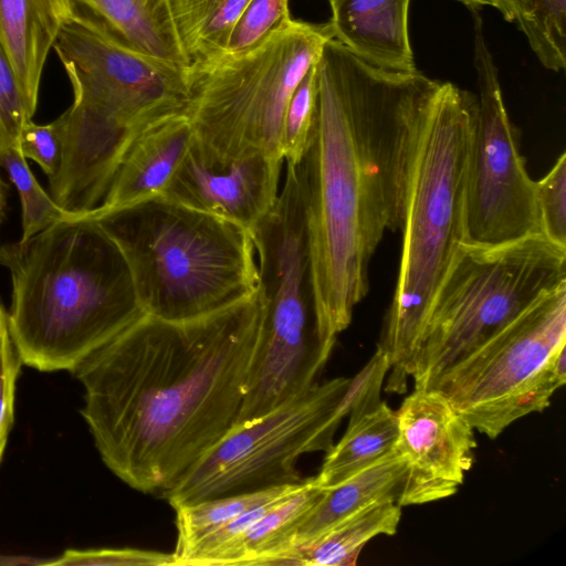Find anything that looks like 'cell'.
I'll return each instance as SVG.
<instances>
[{
	"instance_id": "4fadbf2b",
	"label": "cell",
	"mask_w": 566,
	"mask_h": 566,
	"mask_svg": "<svg viewBox=\"0 0 566 566\" xmlns=\"http://www.w3.org/2000/svg\"><path fill=\"white\" fill-rule=\"evenodd\" d=\"M396 416L395 448L406 462L398 504L421 505L454 495L474 463L473 427L434 389H415Z\"/></svg>"
},
{
	"instance_id": "83f0119b",
	"label": "cell",
	"mask_w": 566,
	"mask_h": 566,
	"mask_svg": "<svg viewBox=\"0 0 566 566\" xmlns=\"http://www.w3.org/2000/svg\"><path fill=\"white\" fill-rule=\"evenodd\" d=\"M316 64V63H315ZM310 67L290 98L282 134L283 158L290 165H298L305 154L316 104V69Z\"/></svg>"
},
{
	"instance_id": "d6a6232c",
	"label": "cell",
	"mask_w": 566,
	"mask_h": 566,
	"mask_svg": "<svg viewBox=\"0 0 566 566\" xmlns=\"http://www.w3.org/2000/svg\"><path fill=\"white\" fill-rule=\"evenodd\" d=\"M18 148L25 159L41 167L48 179L54 176L60 163V145L51 124L29 120L20 133Z\"/></svg>"
},
{
	"instance_id": "ba28073f",
	"label": "cell",
	"mask_w": 566,
	"mask_h": 566,
	"mask_svg": "<svg viewBox=\"0 0 566 566\" xmlns=\"http://www.w3.org/2000/svg\"><path fill=\"white\" fill-rule=\"evenodd\" d=\"M251 233L266 307L233 427L263 417L317 384L334 348L318 331L303 203L279 199Z\"/></svg>"
},
{
	"instance_id": "d4e9b609",
	"label": "cell",
	"mask_w": 566,
	"mask_h": 566,
	"mask_svg": "<svg viewBox=\"0 0 566 566\" xmlns=\"http://www.w3.org/2000/svg\"><path fill=\"white\" fill-rule=\"evenodd\" d=\"M304 480L300 483L218 496L175 507L177 543L174 553L185 551L250 509L298 490Z\"/></svg>"
},
{
	"instance_id": "7402d4cb",
	"label": "cell",
	"mask_w": 566,
	"mask_h": 566,
	"mask_svg": "<svg viewBox=\"0 0 566 566\" xmlns=\"http://www.w3.org/2000/svg\"><path fill=\"white\" fill-rule=\"evenodd\" d=\"M401 506L397 502L373 505L338 523L318 538L292 552V565L353 566L364 546L379 535L397 533Z\"/></svg>"
},
{
	"instance_id": "9c48e42d",
	"label": "cell",
	"mask_w": 566,
	"mask_h": 566,
	"mask_svg": "<svg viewBox=\"0 0 566 566\" xmlns=\"http://www.w3.org/2000/svg\"><path fill=\"white\" fill-rule=\"evenodd\" d=\"M331 39L328 22L291 20L249 53L189 67L187 116L193 136L224 159L283 158L290 98Z\"/></svg>"
},
{
	"instance_id": "1f68e13d",
	"label": "cell",
	"mask_w": 566,
	"mask_h": 566,
	"mask_svg": "<svg viewBox=\"0 0 566 566\" xmlns=\"http://www.w3.org/2000/svg\"><path fill=\"white\" fill-rule=\"evenodd\" d=\"M21 365L10 334L8 311L0 303V463L13 423L15 386Z\"/></svg>"
},
{
	"instance_id": "277c9868",
	"label": "cell",
	"mask_w": 566,
	"mask_h": 566,
	"mask_svg": "<svg viewBox=\"0 0 566 566\" xmlns=\"http://www.w3.org/2000/svg\"><path fill=\"white\" fill-rule=\"evenodd\" d=\"M53 49L74 99L50 123L60 145L59 167L49 178L50 192L63 202H95L106 195L147 127L187 115L189 67L122 46L76 7Z\"/></svg>"
},
{
	"instance_id": "5b68a950",
	"label": "cell",
	"mask_w": 566,
	"mask_h": 566,
	"mask_svg": "<svg viewBox=\"0 0 566 566\" xmlns=\"http://www.w3.org/2000/svg\"><path fill=\"white\" fill-rule=\"evenodd\" d=\"M476 97L450 82L418 117L407 149L402 248L379 347L386 392L403 394L430 305L465 243V197Z\"/></svg>"
},
{
	"instance_id": "d6986e66",
	"label": "cell",
	"mask_w": 566,
	"mask_h": 566,
	"mask_svg": "<svg viewBox=\"0 0 566 566\" xmlns=\"http://www.w3.org/2000/svg\"><path fill=\"white\" fill-rule=\"evenodd\" d=\"M406 462L394 447L371 464L325 489L321 500L300 524L294 548L315 541L344 520L379 503L399 500Z\"/></svg>"
},
{
	"instance_id": "cb8c5ba5",
	"label": "cell",
	"mask_w": 566,
	"mask_h": 566,
	"mask_svg": "<svg viewBox=\"0 0 566 566\" xmlns=\"http://www.w3.org/2000/svg\"><path fill=\"white\" fill-rule=\"evenodd\" d=\"M472 10L496 9L515 22L534 54L547 70L566 66V0H457Z\"/></svg>"
},
{
	"instance_id": "52a82bcc",
	"label": "cell",
	"mask_w": 566,
	"mask_h": 566,
	"mask_svg": "<svg viewBox=\"0 0 566 566\" xmlns=\"http://www.w3.org/2000/svg\"><path fill=\"white\" fill-rule=\"evenodd\" d=\"M564 284L566 248L544 235L497 247L464 243L427 313L413 389H431L450 367Z\"/></svg>"
},
{
	"instance_id": "7c38bea8",
	"label": "cell",
	"mask_w": 566,
	"mask_h": 566,
	"mask_svg": "<svg viewBox=\"0 0 566 566\" xmlns=\"http://www.w3.org/2000/svg\"><path fill=\"white\" fill-rule=\"evenodd\" d=\"M472 13L479 97L467 180L465 243L497 247L544 234L536 184L505 108L481 17L476 10Z\"/></svg>"
},
{
	"instance_id": "484cf974",
	"label": "cell",
	"mask_w": 566,
	"mask_h": 566,
	"mask_svg": "<svg viewBox=\"0 0 566 566\" xmlns=\"http://www.w3.org/2000/svg\"><path fill=\"white\" fill-rule=\"evenodd\" d=\"M0 166L8 174L21 200L22 235L20 241H25L48 227L77 214L59 206L39 185L19 148L12 147L2 151Z\"/></svg>"
},
{
	"instance_id": "ffe728a7",
	"label": "cell",
	"mask_w": 566,
	"mask_h": 566,
	"mask_svg": "<svg viewBox=\"0 0 566 566\" xmlns=\"http://www.w3.org/2000/svg\"><path fill=\"white\" fill-rule=\"evenodd\" d=\"M325 489L314 478L277 502L241 538L221 565H292L295 533Z\"/></svg>"
},
{
	"instance_id": "5bb4252c",
	"label": "cell",
	"mask_w": 566,
	"mask_h": 566,
	"mask_svg": "<svg viewBox=\"0 0 566 566\" xmlns=\"http://www.w3.org/2000/svg\"><path fill=\"white\" fill-rule=\"evenodd\" d=\"M283 161L268 155L224 159L192 135L160 195L252 231L277 199Z\"/></svg>"
},
{
	"instance_id": "6da1fadb",
	"label": "cell",
	"mask_w": 566,
	"mask_h": 566,
	"mask_svg": "<svg viewBox=\"0 0 566 566\" xmlns=\"http://www.w3.org/2000/svg\"><path fill=\"white\" fill-rule=\"evenodd\" d=\"M261 285L185 322L142 315L72 373L104 464L129 488L163 496L233 427L261 339Z\"/></svg>"
},
{
	"instance_id": "2e32d148",
	"label": "cell",
	"mask_w": 566,
	"mask_h": 566,
	"mask_svg": "<svg viewBox=\"0 0 566 566\" xmlns=\"http://www.w3.org/2000/svg\"><path fill=\"white\" fill-rule=\"evenodd\" d=\"M74 11L72 0H0V43L33 111L49 52Z\"/></svg>"
},
{
	"instance_id": "4dcf8cb0",
	"label": "cell",
	"mask_w": 566,
	"mask_h": 566,
	"mask_svg": "<svg viewBox=\"0 0 566 566\" xmlns=\"http://www.w3.org/2000/svg\"><path fill=\"white\" fill-rule=\"evenodd\" d=\"M174 553L139 548L66 549L56 559L41 563L51 566H174Z\"/></svg>"
},
{
	"instance_id": "44dd1931",
	"label": "cell",
	"mask_w": 566,
	"mask_h": 566,
	"mask_svg": "<svg viewBox=\"0 0 566 566\" xmlns=\"http://www.w3.org/2000/svg\"><path fill=\"white\" fill-rule=\"evenodd\" d=\"M347 429L337 443L326 451L315 483L332 488L394 449L397 416L385 401L360 413L350 415Z\"/></svg>"
},
{
	"instance_id": "3957f363",
	"label": "cell",
	"mask_w": 566,
	"mask_h": 566,
	"mask_svg": "<svg viewBox=\"0 0 566 566\" xmlns=\"http://www.w3.org/2000/svg\"><path fill=\"white\" fill-rule=\"evenodd\" d=\"M10 272V334L22 365L73 371L145 314L122 252L87 217L0 245Z\"/></svg>"
},
{
	"instance_id": "f1b7e54d",
	"label": "cell",
	"mask_w": 566,
	"mask_h": 566,
	"mask_svg": "<svg viewBox=\"0 0 566 566\" xmlns=\"http://www.w3.org/2000/svg\"><path fill=\"white\" fill-rule=\"evenodd\" d=\"M536 184L543 234L566 248V155L563 153Z\"/></svg>"
},
{
	"instance_id": "e575fe53",
	"label": "cell",
	"mask_w": 566,
	"mask_h": 566,
	"mask_svg": "<svg viewBox=\"0 0 566 566\" xmlns=\"http://www.w3.org/2000/svg\"><path fill=\"white\" fill-rule=\"evenodd\" d=\"M327 1H331V0H327Z\"/></svg>"
},
{
	"instance_id": "8992f818",
	"label": "cell",
	"mask_w": 566,
	"mask_h": 566,
	"mask_svg": "<svg viewBox=\"0 0 566 566\" xmlns=\"http://www.w3.org/2000/svg\"><path fill=\"white\" fill-rule=\"evenodd\" d=\"M82 216L118 247L140 307L159 319H195L260 286L252 233L228 219L163 195Z\"/></svg>"
},
{
	"instance_id": "30bf717a",
	"label": "cell",
	"mask_w": 566,
	"mask_h": 566,
	"mask_svg": "<svg viewBox=\"0 0 566 566\" xmlns=\"http://www.w3.org/2000/svg\"><path fill=\"white\" fill-rule=\"evenodd\" d=\"M566 284L548 292L450 367L431 387L480 433L496 439L542 412L566 382Z\"/></svg>"
},
{
	"instance_id": "8fae6325",
	"label": "cell",
	"mask_w": 566,
	"mask_h": 566,
	"mask_svg": "<svg viewBox=\"0 0 566 566\" xmlns=\"http://www.w3.org/2000/svg\"><path fill=\"white\" fill-rule=\"evenodd\" d=\"M349 380L336 377L318 381L263 417L233 427L161 497L175 509L302 482L298 459L326 452L348 416L345 392Z\"/></svg>"
},
{
	"instance_id": "9a60e30c",
	"label": "cell",
	"mask_w": 566,
	"mask_h": 566,
	"mask_svg": "<svg viewBox=\"0 0 566 566\" xmlns=\"http://www.w3.org/2000/svg\"><path fill=\"white\" fill-rule=\"evenodd\" d=\"M334 39L387 71H417L409 40L410 0H331Z\"/></svg>"
},
{
	"instance_id": "ac0fdd59",
	"label": "cell",
	"mask_w": 566,
	"mask_h": 566,
	"mask_svg": "<svg viewBox=\"0 0 566 566\" xmlns=\"http://www.w3.org/2000/svg\"><path fill=\"white\" fill-rule=\"evenodd\" d=\"M122 46L163 62L190 67L168 0H72Z\"/></svg>"
},
{
	"instance_id": "836d02e7",
	"label": "cell",
	"mask_w": 566,
	"mask_h": 566,
	"mask_svg": "<svg viewBox=\"0 0 566 566\" xmlns=\"http://www.w3.org/2000/svg\"><path fill=\"white\" fill-rule=\"evenodd\" d=\"M8 185L0 177V227L6 214Z\"/></svg>"
},
{
	"instance_id": "f546056e",
	"label": "cell",
	"mask_w": 566,
	"mask_h": 566,
	"mask_svg": "<svg viewBox=\"0 0 566 566\" xmlns=\"http://www.w3.org/2000/svg\"><path fill=\"white\" fill-rule=\"evenodd\" d=\"M34 113L0 43V154L8 148H18L20 133Z\"/></svg>"
},
{
	"instance_id": "7a4b0ae2",
	"label": "cell",
	"mask_w": 566,
	"mask_h": 566,
	"mask_svg": "<svg viewBox=\"0 0 566 566\" xmlns=\"http://www.w3.org/2000/svg\"><path fill=\"white\" fill-rule=\"evenodd\" d=\"M316 104L298 165L318 331L335 345L369 286L384 233L401 222L407 149L415 124L442 82L394 72L335 39L315 64Z\"/></svg>"
},
{
	"instance_id": "603a6c76",
	"label": "cell",
	"mask_w": 566,
	"mask_h": 566,
	"mask_svg": "<svg viewBox=\"0 0 566 566\" xmlns=\"http://www.w3.org/2000/svg\"><path fill=\"white\" fill-rule=\"evenodd\" d=\"M250 0H168L190 67L223 56L231 31Z\"/></svg>"
},
{
	"instance_id": "4316f807",
	"label": "cell",
	"mask_w": 566,
	"mask_h": 566,
	"mask_svg": "<svg viewBox=\"0 0 566 566\" xmlns=\"http://www.w3.org/2000/svg\"><path fill=\"white\" fill-rule=\"evenodd\" d=\"M291 20L289 0H250L231 31L222 57L255 50Z\"/></svg>"
},
{
	"instance_id": "e0dca14e",
	"label": "cell",
	"mask_w": 566,
	"mask_h": 566,
	"mask_svg": "<svg viewBox=\"0 0 566 566\" xmlns=\"http://www.w3.org/2000/svg\"><path fill=\"white\" fill-rule=\"evenodd\" d=\"M192 126L186 114L164 118L146 128L120 164L102 203L103 212L160 195L184 157Z\"/></svg>"
}]
</instances>
